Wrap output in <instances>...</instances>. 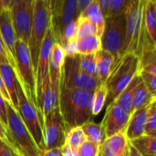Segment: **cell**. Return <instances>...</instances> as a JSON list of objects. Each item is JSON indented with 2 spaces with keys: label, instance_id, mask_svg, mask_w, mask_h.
Returning a JSON list of instances; mask_svg holds the SVG:
<instances>
[{
  "label": "cell",
  "instance_id": "cell-1",
  "mask_svg": "<svg viewBox=\"0 0 156 156\" xmlns=\"http://www.w3.org/2000/svg\"><path fill=\"white\" fill-rule=\"evenodd\" d=\"M93 91L59 87L58 109L69 131L91 121Z\"/></svg>",
  "mask_w": 156,
  "mask_h": 156
},
{
  "label": "cell",
  "instance_id": "cell-2",
  "mask_svg": "<svg viewBox=\"0 0 156 156\" xmlns=\"http://www.w3.org/2000/svg\"><path fill=\"white\" fill-rule=\"evenodd\" d=\"M139 74V57L133 53H126L114 64L110 76L104 85L107 89V100H113L130 84L133 78Z\"/></svg>",
  "mask_w": 156,
  "mask_h": 156
},
{
  "label": "cell",
  "instance_id": "cell-3",
  "mask_svg": "<svg viewBox=\"0 0 156 156\" xmlns=\"http://www.w3.org/2000/svg\"><path fill=\"white\" fill-rule=\"evenodd\" d=\"M50 27L49 0H34V16L27 43L32 65L36 73L43 40Z\"/></svg>",
  "mask_w": 156,
  "mask_h": 156
},
{
  "label": "cell",
  "instance_id": "cell-4",
  "mask_svg": "<svg viewBox=\"0 0 156 156\" xmlns=\"http://www.w3.org/2000/svg\"><path fill=\"white\" fill-rule=\"evenodd\" d=\"M15 61L18 81L28 101L33 103L38 111L36 91V73L32 65L27 44L19 39H16V42Z\"/></svg>",
  "mask_w": 156,
  "mask_h": 156
},
{
  "label": "cell",
  "instance_id": "cell-5",
  "mask_svg": "<svg viewBox=\"0 0 156 156\" xmlns=\"http://www.w3.org/2000/svg\"><path fill=\"white\" fill-rule=\"evenodd\" d=\"M6 129L22 156H41V151L37 146L27 127L10 102L5 101Z\"/></svg>",
  "mask_w": 156,
  "mask_h": 156
},
{
  "label": "cell",
  "instance_id": "cell-6",
  "mask_svg": "<svg viewBox=\"0 0 156 156\" xmlns=\"http://www.w3.org/2000/svg\"><path fill=\"white\" fill-rule=\"evenodd\" d=\"M16 98H17V113L27 127L28 133L32 136L34 142L40 151L45 150L43 138V123L38 111L33 103L27 98L17 79L16 83Z\"/></svg>",
  "mask_w": 156,
  "mask_h": 156
},
{
  "label": "cell",
  "instance_id": "cell-7",
  "mask_svg": "<svg viewBox=\"0 0 156 156\" xmlns=\"http://www.w3.org/2000/svg\"><path fill=\"white\" fill-rule=\"evenodd\" d=\"M102 83L99 79L85 74L80 67V55L66 56L61 69L60 87L94 91Z\"/></svg>",
  "mask_w": 156,
  "mask_h": 156
},
{
  "label": "cell",
  "instance_id": "cell-8",
  "mask_svg": "<svg viewBox=\"0 0 156 156\" xmlns=\"http://www.w3.org/2000/svg\"><path fill=\"white\" fill-rule=\"evenodd\" d=\"M144 0H131L124 14L125 38L122 49V56L126 53L136 55L144 16Z\"/></svg>",
  "mask_w": 156,
  "mask_h": 156
},
{
  "label": "cell",
  "instance_id": "cell-9",
  "mask_svg": "<svg viewBox=\"0 0 156 156\" xmlns=\"http://www.w3.org/2000/svg\"><path fill=\"white\" fill-rule=\"evenodd\" d=\"M10 16L16 39L28 43L34 16V0H12Z\"/></svg>",
  "mask_w": 156,
  "mask_h": 156
},
{
  "label": "cell",
  "instance_id": "cell-10",
  "mask_svg": "<svg viewBox=\"0 0 156 156\" xmlns=\"http://www.w3.org/2000/svg\"><path fill=\"white\" fill-rule=\"evenodd\" d=\"M125 38V17L123 16L105 19L103 34L101 37V49L108 51L115 58V63L122 57Z\"/></svg>",
  "mask_w": 156,
  "mask_h": 156
},
{
  "label": "cell",
  "instance_id": "cell-11",
  "mask_svg": "<svg viewBox=\"0 0 156 156\" xmlns=\"http://www.w3.org/2000/svg\"><path fill=\"white\" fill-rule=\"evenodd\" d=\"M49 9L50 28L57 42L64 27L79 16L77 0H49Z\"/></svg>",
  "mask_w": 156,
  "mask_h": 156
},
{
  "label": "cell",
  "instance_id": "cell-12",
  "mask_svg": "<svg viewBox=\"0 0 156 156\" xmlns=\"http://www.w3.org/2000/svg\"><path fill=\"white\" fill-rule=\"evenodd\" d=\"M67 128L58 107L43 120V138L45 149L61 148L65 144Z\"/></svg>",
  "mask_w": 156,
  "mask_h": 156
},
{
  "label": "cell",
  "instance_id": "cell-13",
  "mask_svg": "<svg viewBox=\"0 0 156 156\" xmlns=\"http://www.w3.org/2000/svg\"><path fill=\"white\" fill-rule=\"evenodd\" d=\"M56 42L52 29L49 27L40 48V53L38 57L37 68L36 71V91H37V109L38 102L42 92L46 90L48 84V62L49 56L52 46Z\"/></svg>",
  "mask_w": 156,
  "mask_h": 156
},
{
  "label": "cell",
  "instance_id": "cell-14",
  "mask_svg": "<svg viewBox=\"0 0 156 156\" xmlns=\"http://www.w3.org/2000/svg\"><path fill=\"white\" fill-rule=\"evenodd\" d=\"M130 118V113L126 112L114 101H112L109 104L104 118L101 123L104 131L105 139L119 133L125 132Z\"/></svg>",
  "mask_w": 156,
  "mask_h": 156
},
{
  "label": "cell",
  "instance_id": "cell-15",
  "mask_svg": "<svg viewBox=\"0 0 156 156\" xmlns=\"http://www.w3.org/2000/svg\"><path fill=\"white\" fill-rule=\"evenodd\" d=\"M0 34L7 52L9 64L16 71V66L15 61V47L16 37L12 25L9 9H5L0 12Z\"/></svg>",
  "mask_w": 156,
  "mask_h": 156
},
{
  "label": "cell",
  "instance_id": "cell-16",
  "mask_svg": "<svg viewBox=\"0 0 156 156\" xmlns=\"http://www.w3.org/2000/svg\"><path fill=\"white\" fill-rule=\"evenodd\" d=\"M151 104L145 105L138 110H135L131 114V118L129 120L128 125L125 130V134L129 139V141L134 140L140 136L144 135L145 124H146Z\"/></svg>",
  "mask_w": 156,
  "mask_h": 156
},
{
  "label": "cell",
  "instance_id": "cell-17",
  "mask_svg": "<svg viewBox=\"0 0 156 156\" xmlns=\"http://www.w3.org/2000/svg\"><path fill=\"white\" fill-rule=\"evenodd\" d=\"M0 75L3 79L5 87L7 90L13 108L17 111V98H16V83L17 75L8 60H0Z\"/></svg>",
  "mask_w": 156,
  "mask_h": 156
},
{
  "label": "cell",
  "instance_id": "cell-18",
  "mask_svg": "<svg viewBox=\"0 0 156 156\" xmlns=\"http://www.w3.org/2000/svg\"><path fill=\"white\" fill-rule=\"evenodd\" d=\"M130 141L127 138L125 132H122L105 139L101 148L107 150L113 156H127Z\"/></svg>",
  "mask_w": 156,
  "mask_h": 156
},
{
  "label": "cell",
  "instance_id": "cell-19",
  "mask_svg": "<svg viewBox=\"0 0 156 156\" xmlns=\"http://www.w3.org/2000/svg\"><path fill=\"white\" fill-rule=\"evenodd\" d=\"M142 81L141 76L137 74L133 80L130 82V84L113 100V101L122 108L126 112L132 114L133 113V99L134 95V91L138 84Z\"/></svg>",
  "mask_w": 156,
  "mask_h": 156
},
{
  "label": "cell",
  "instance_id": "cell-20",
  "mask_svg": "<svg viewBox=\"0 0 156 156\" xmlns=\"http://www.w3.org/2000/svg\"><path fill=\"white\" fill-rule=\"evenodd\" d=\"M95 55H96L98 78L102 84H104L115 64V58L111 53L103 49H101Z\"/></svg>",
  "mask_w": 156,
  "mask_h": 156
},
{
  "label": "cell",
  "instance_id": "cell-21",
  "mask_svg": "<svg viewBox=\"0 0 156 156\" xmlns=\"http://www.w3.org/2000/svg\"><path fill=\"white\" fill-rule=\"evenodd\" d=\"M101 49V40L96 35L84 36L76 39V51L79 55L96 54Z\"/></svg>",
  "mask_w": 156,
  "mask_h": 156
},
{
  "label": "cell",
  "instance_id": "cell-22",
  "mask_svg": "<svg viewBox=\"0 0 156 156\" xmlns=\"http://www.w3.org/2000/svg\"><path fill=\"white\" fill-rule=\"evenodd\" d=\"M79 16L85 17L89 19L92 24H94L98 29L100 37H101L105 27V19L100 10L98 0H91L90 5L85 8V10Z\"/></svg>",
  "mask_w": 156,
  "mask_h": 156
},
{
  "label": "cell",
  "instance_id": "cell-23",
  "mask_svg": "<svg viewBox=\"0 0 156 156\" xmlns=\"http://www.w3.org/2000/svg\"><path fill=\"white\" fill-rule=\"evenodd\" d=\"M130 144L143 156L156 155V137L144 134L130 141Z\"/></svg>",
  "mask_w": 156,
  "mask_h": 156
},
{
  "label": "cell",
  "instance_id": "cell-24",
  "mask_svg": "<svg viewBox=\"0 0 156 156\" xmlns=\"http://www.w3.org/2000/svg\"><path fill=\"white\" fill-rule=\"evenodd\" d=\"M154 101H156V97L147 90V88L142 80L138 84L134 91L133 99V112L145 105L151 104Z\"/></svg>",
  "mask_w": 156,
  "mask_h": 156
},
{
  "label": "cell",
  "instance_id": "cell-25",
  "mask_svg": "<svg viewBox=\"0 0 156 156\" xmlns=\"http://www.w3.org/2000/svg\"><path fill=\"white\" fill-rule=\"evenodd\" d=\"M81 128L83 130L87 141L101 146V144L105 141V134L101 123H96L90 121L82 125Z\"/></svg>",
  "mask_w": 156,
  "mask_h": 156
},
{
  "label": "cell",
  "instance_id": "cell-26",
  "mask_svg": "<svg viewBox=\"0 0 156 156\" xmlns=\"http://www.w3.org/2000/svg\"><path fill=\"white\" fill-rule=\"evenodd\" d=\"M107 97H108V92L104 84H101L93 91L92 105H91L92 116L98 115L102 111L107 101Z\"/></svg>",
  "mask_w": 156,
  "mask_h": 156
},
{
  "label": "cell",
  "instance_id": "cell-27",
  "mask_svg": "<svg viewBox=\"0 0 156 156\" xmlns=\"http://www.w3.org/2000/svg\"><path fill=\"white\" fill-rule=\"evenodd\" d=\"M86 137L83 133L81 126L71 128L67 132L65 144L69 146L73 151H75L78 147H80L84 142H86Z\"/></svg>",
  "mask_w": 156,
  "mask_h": 156
},
{
  "label": "cell",
  "instance_id": "cell-28",
  "mask_svg": "<svg viewBox=\"0 0 156 156\" xmlns=\"http://www.w3.org/2000/svg\"><path fill=\"white\" fill-rule=\"evenodd\" d=\"M80 67L85 74L99 79L97 74V63L95 54L80 55Z\"/></svg>",
  "mask_w": 156,
  "mask_h": 156
},
{
  "label": "cell",
  "instance_id": "cell-29",
  "mask_svg": "<svg viewBox=\"0 0 156 156\" xmlns=\"http://www.w3.org/2000/svg\"><path fill=\"white\" fill-rule=\"evenodd\" d=\"M78 31H77V37H84V36H90L96 35L100 37L98 29L94 24H92L89 19L81 16H78Z\"/></svg>",
  "mask_w": 156,
  "mask_h": 156
},
{
  "label": "cell",
  "instance_id": "cell-30",
  "mask_svg": "<svg viewBox=\"0 0 156 156\" xmlns=\"http://www.w3.org/2000/svg\"><path fill=\"white\" fill-rule=\"evenodd\" d=\"M74 154L75 156H100L101 145L86 141L74 151Z\"/></svg>",
  "mask_w": 156,
  "mask_h": 156
},
{
  "label": "cell",
  "instance_id": "cell-31",
  "mask_svg": "<svg viewBox=\"0 0 156 156\" xmlns=\"http://www.w3.org/2000/svg\"><path fill=\"white\" fill-rule=\"evenodd\" d=\"M130 1L131 0H111L110 9L107 18L123 16L128 8Z\"/></svg>",
  "mask_w": 156,
  "mask_h": 156
},
{
  "label": "cell",
  "instance_id": "cell-32",
  "mask_svg": "<svg viewBox=\"0 0 156 156\" xmlns=\"http://www.w3.org/2000/svg\"><path fill=\"white\" fill-rule=\"evenodd\" d=\"M144 134L156 137V101L151 104L145 124Z\"/></svg>",
  "mask_w": 156,
  "mask_h": 156
},
{
  "label": "cell",
  "instance_id": "cell-33",
  "mask_svg": "<svg viewBox=\"0 0 156 156\" xmlns=\"http://www.w3.org/2000/svg\"><path fill=\"white\" fill-rule=\"evenodd\" d=\"M0 140H1L5 145H7L10 149H12L15 153L20 154L19 151L17 150V148L16 147V145H15V144L13 143L12 139L10 138V135H9V133H8V132H7L6 127H5V126L4 125V123L1 122V120H0ZM20 155H21V154H20Z\"/></svg>",
  "mask_w": 156,
  "mask_h": 156
},
{
  "label": "cell",
  "instance_id": "cell-34",
  "mask_svg": "<svg viewBox=\"0 0 156 156\" xmlns=\"http://www.w3.org/2000/svg\"><path fill=\"white\" fill-rule=\"evenodd\" d=\"M139 75L141 76V79L144 82V84L145 85V87L147 88V90L155 96L156 94V76L155 75H152V74H148V73H139Z\"/></svg>",
  "mask_w": 156,
  "mask_h": 156
},
{
  "label": "cell",
  "instance_id": "cell-35",
  "mask_svg": "<svg viewBox=\"0 0 156 156\" xmlns=\"http://www.w3.org/2000/svg\"><path fill=\"white\" fill-rule=\"evenodd\" d=\"M110 4H111V0H98V5L104 19L107 18L110 9Z\"/></svg>",
  "mask_w": 156,
  "mask_h": 156
},
{
  "label": "cell",
  "instance_id": "cell-36",
  "mask_svg": "<svg viewBox=\"0 0 156 156\" xmlns=\"http://www.w3.org/2000/svg\"><path fill=\"white\" fill-rule=\"evenodd\" d=\"M0 156H21L20 154L15 153L12 149H10L7 145H5L0 140Z\"/></svg>",
  "mask_w": 156,
  "mask_h": 156
},
{
  "label": "cell",
  "instance_id": "cell-37",
  "mask_svg": "<svg viewBox=\"0 0 156 156\" xmlns=\"http://www.w3.org/2000/svg\"><path fill=\"white\" fill-rule=\"evenodd\" d=\"M0 120L6 127V107H5V101L0 95Z\"/></svg>",
  "mask_w": 156,
  "mask_h": 156
},
{
  "label": "cell",
  "instance_id": "cell-38",
  "mask_svg": "<svg viewBox=\"0 0 156 156\" xmlns=\"http://www.w3.org/2000/svg\"><path fill=\"white\" fill-rule=\"evenodd\" d=\"M41 156H63L61 148H54V149H45L41 151Z\"/></svg>",
  "mask_w": 156,
  "mask_h": 156
},
{
  "label": "cell",
  "instance_id": "cell-39",
  "mask_svg": "<svg viewBox=\"0 0 156 156\" xmlns=\"http://www.w3.org/2000/svg\"><path fill=\"white\" fill-rule=\"evenodd\" d=\"M0 95L3 97V99H4L5 101L11 103V100H10V98H9V95H8V93H7L6 89H5V84H4V81H3V79H2L1 75H0ZM11 104H12V103H11Z\"/></svg>",
  "mask_w": 156,
  "mask_h": 156
},
{
  "label": "cell",
  "instance_id": "cell-40",
  "mask_svg": "<svg viewBox=\"0 0 156 156\" xmlns=\"http://www.w3.org/2000/svg\"><path fill=\"white\" fill-rule=\"evenodd\" d=\"M91 0H77V6H78V16H80L85 8L90 5Z\"/></svg>",
  "mask_w": 156,
  "mask_h": 156
},
{
  "label": "cell",
  "instance_id": "cell-41",
  "mask_svg": "<svg viewBox=\"0 0 156 156\" xmlns=\"http://www.w3.org/2000/svg\"><path fill=\"white\" fill-rule=\"evenodd\" d=\"M0 60H8L7 52H6L5 47L4 45L3 39L1 37V34H0Z\"/></svg>",
  "mask_w": 156,
  "mask_h": 156
},
{
  "label": "cell",
  "instance_id": "cell-42",
  "mask_svg": "<svg viewBox=\"0 0 156 156\" xmlns=\"http://www.w3.org/2000/svg\"><path fill=\"white\" fill-rule=\"evenodd\" d=\"M61 152H62V155L63 156H75L74 151L69 146H68L67 144H64L61 147Z\"/></svg>",
  "mask_w": 156,
  "mask_h": 156
},
{
  "label": "cell",
  "instance_id": "cell-43",
  "mask_svg": "<svg viewBox=\"0 0 156 156\" xmlns=\"http://www.w3.org/2000/svg\"><path fill=\"white\" fill-rule=\"evenodd\" d=\"M127 156H143L131 144L129 146V152H128V155Z\"/></svg>",
  "mask_w": 156,
  "mask_h": 156
},
{
  "label": "cell",
  "instance_id": "cell-44",
  "mask_svg": "<svg viewBox=\"0 0 156 156\" xmlns=\"http://www.w3.org/2000/svg\"><path fill=\"white\" fill-rule=\"evenodd\" d=\"M101 156H113L110 152H108L107 150L103 149V148H101V154H100Z\"/></svg>",
  "mask_w": 156,
  "mask_h": 156
}]
</instances>
